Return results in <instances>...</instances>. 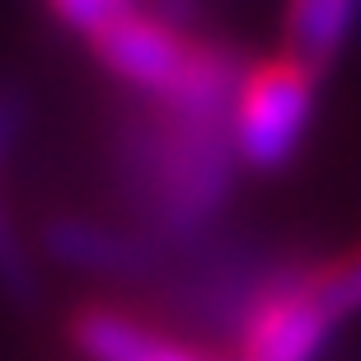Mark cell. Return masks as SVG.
<instances>
[{"label":"cell","mask_w":361,"mask_h":361,"mask_svg":"<svg viewBox=\"0 0 361 361\" xmlns=\"http://www.w3.org/2000/svg\"><path fill=\"white\" fill-rule=\"evenodd\" d=\"M319 71L295 52L254 56L244 66V80L230 104V141L244 169L281 174L295 160V150L310 132Z\"/></svg>","instance_id":"obj_2"},{"label":"cell","mask_w":361,"mask_h":361,"mask_svg":"<svg viewBox=\"0 0 361 361\" xmlns=\"http://www.w3.org/2000/svg\"><path fill=\"white\" fill-rule=\"evenodd\" d=\"M146 10H155L160 19H169V24H178V28H197L207 0H146Z\"/></svg>","instance_id":"obj_12"},{"label":"cell","mask_w":361,"mask_h":361,"mask_svg":"<svg viewBox=\"0 0 361 361\" xmlns=\"http://www.w3.org/2000/svg\"><path fill=\"white\" fill-rule=\"evenodd\" d=\"M334 324L305 291L300 268H277L249 281L235 310L230 361H319Z\"/></svg>","instance_id":"obj_3"},{"label":"cell","mask_w":361,"mask_h":361,"mask_svg":"<svg viewBox=\"0 0 361 361\" xmlns=\"http://www.w3.org/2000/svg\"><path fill=\"white\" fill-rule=\"evenodd\" d=\"M42 10L52 14L66 33L94 38V33H99V28H108L113 19L141 10V0H42Z\"/></svg>","instance_id":"obj_9"},{"label":"cell","mask_w":361,"mask_h":361,"mask_svg":"<svg viewBox=\"0 0 361 361\" xmlns=\"http://www.w3.org/2000/svg\"><path fill=\"white\" fill-rule=\"evenodd\" d=\"M188 38H192V28L169 24L155 10H132L85 42H90V56L99 61V71H108L118 85L136 94H150V104H155L169 94L178 66H183Z\"/></svg>","instance_id":"obj_4"},{"label":"cell","mask_w":361,"mask_h":361,"mask_svg":"<svg viewBox=\"0 0 361 361\" xmlns=\"http://www.w3.org/2000/svg\"><path fill=\"white\" fill-rule=\"evenodd\" d=\"M150 361H230V352L192 343V338H178V334H164V343L150 352Z\"/></svg>","instance_id":"obj_11"},{"label":"cell","mask_w":361,"mask_h":361,"mask_svg":"<svg viewBox=\"0 0 361 361\" xmlns=\"http://www.w3.org/2000/svg\"><path fill=\"white\" fill-rule=\"evenodd\" d=\"M281 19H286V52L305 56L324 75L348 47L361 19V0H286Z\"/></svg>","instance_id":"obj_7"},{"label":"cell","mask_w":361,"mask_h":361,"mask_svg":"<svg viewBox=\"0 0 361 361\" xmlns=\"http://www.w3.org/2000/svg\"><path fill=\"white\" fill-rule=\"evenodd\" d=\"M66 338L85 361H150L164 329L118 300H80L66 314Z\"/></svg>","instance_id":"obj_6"},{"label":"cell","mask_w":361,"mask_h":361,"mask_svg":"<svg viewBox=\"0 0 361 361\" xmlns=\"http://www.w3.org/2000/svg\"><path fill=\"white\" fill-rule=\"evenodd\" d=\"M300 281L329 319L361 314V244L338 249L329 258H314V263H300Z\"/></svg>","instance_id":"obj_8"},{"label":"cell","mask_w":361,"mask_h":361,"mask_svg":"<svg viewBox=\"0 0 361 361\" xmlns=\"http://www.w3.org/2000/svg\"><path fill=\"white\" fill-rule=\"evenodd\" d=\"M235 160L230 118H183L150 104L118 136L122 178L155 240H197L212 230L235 188Z\"/></svg>","instance_id":"obj_1"},{"label":"cell","mask_w":361,"mask_h":361,"mask_svg":"<svg viewBox=\"0 0 361 361\" xmlns=\"http://www.w3.org/2000/svg\"><path fill=\"white\" fill-rule=\"evenodd\" d=\"M42 249L75 272L118 281L146 277L160 258L155 235H127V230H113L104 221H90V216H52L42 226Z\"/></svg>","instance_id":"obj_5"},{"label":"cell","mask_w":361,"mask_h":361,"mask_svg":"<svg viewBox=\"0 0 361 361\" xmlns=\"http://www.w3.org/2000/svg\"><path fill=\"white\" fill-rule=\"evenodd\" d=\"M0 281H5L14 295L28 291V249L14 240V230H10V221H5V212H0Z\"/></svg>","instance_id":"obj_10"}]
</instances>
